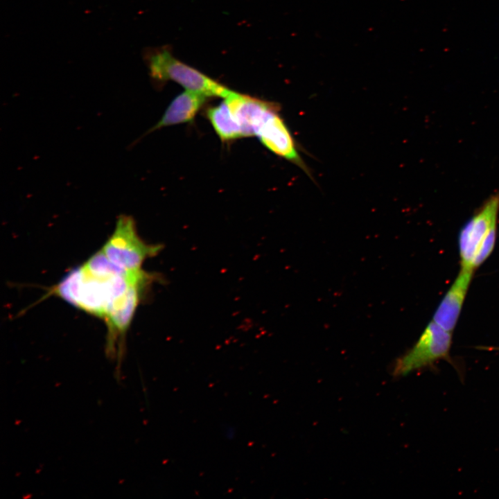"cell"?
<instances>
[{"label": "cell", "mask_w": 499, "mask_h": 499, "mask_svg": "<svg viewBox=\"0 0 499 499\" xmlns=\"http://www.w3.org/2000/svg\"><path fill=\"white\" fill-rule=\"evenodd\" d=\"M143 270L99 273L83 264L69 272L47 295H55L73 306L104 320L131 286L156 279Z\"/></svg>", "instance_id": "1"}, {"label": "cell", "mask_w": 499, "mask_h": 499, "mask_svg": "<svg viewBox=\"0 0 499 499\" xmlns=\"http://www.w3.org/2000/svg\"><path fill=\"white\" fill-rule=\"evenodd\" d=\"M150 78L157 83L174 81L186 90L207 97L229 96L232 90L195 68L175 58L166 48L149 50L145 53Z\"/></svg>", "instance_id": "2"}, {"label": "cell", "mask_w": 499, "mask_h": 499, "mask_svg": "<svg viewBox=\"0 0 499 499\" xmlns=\"http://www.w3.org/2000/svg\"><path fill=\"white\" fill-rule=\"evenodd\" d=\"M161 250V245L147 243L139 236L135 221L127 215L118 217L114 231L101 249L110 261L126 271L141 270L144 261Z\"/></svg>", "instance_id": "3"}, {"label": "cell", "mask_w": 499, "mask_h": 499, "mask_svg": "<svg viewBox=\"0 0 499 499\" xmlns=\"http://www.w3.org/2000/svg\"><path fill=\"white\" fill-rule=\"evenodd\" d=\"M452 333L431 320L415 344L396 360L393 370L394 376H405L431 367L441 360L453 364L450 356Z\"/></svg>", "instance_id": "4"}, {"label": "cell", "mask_w": 499, "mask_h": 499, "mask_svg": "<svg viewBox=\"0 0 499 499\" xmlns=\"http://www.w3.org/2000/svg\"><path fill=\"white\" fill-rule=\"evenodd\" d=\"M499 194L490 197L462 228L458 245L460 268L475 272L473 261L478 249L489 236L497 232Z\"/></svg>", "instance_id": "5"}, {"label": "cell", "mask_w": 499, "mask_h": 499, "mask_svg": "<svg viewBox=\"0 0 499 499\" xmlns=\"http://www.w3.org/2000/svg\"><path fill=\"white\" fill-rule=\"evenodd\" d=\"M154 281L150 279L137 283L130 286L122 298L116 304L105 321L107 327V352L110 356H114L118 342L119 358H121L123 340L133 319L146 288Z\"/></svg>", "instance_id": "6"}, {"label": "cell", "mask_w": 499, "mask_h": 499, "mask_svg": "<svg viewBox=\"0 0 499 499\" xmlns=\"http://www.w3.org/2000/svg\"><path fill=\"white\" fill-rule=\"evenodd\" d=\"M279 111V108L268 116L256 136L269 150L297 166L311 177V173L299 153L294 138Z\"/></svg>", "instance_id": "7"}, {"label": "cell", "mask_w": 499, "mask_h": 499, "mask_svg": "<svg viewBox=\"0 0 499 499\" xmlns=\"http://www.w3.org/2000/svg\"><path fill=\"white\" fill-rule=\"evenodd\" d=\"M232 115L240 127L243 137L256 135L268 116L279 106L269 102L237 93L234 91L225 98Z\"/></svg>", "instance_id": "8"}, {"label": "cell", "mask_w": 499, "mask_h": 499, "mask_svg": "<svg viewBox=\"0 0 499 499\" xmlns=\"http://www.w3.org/2000/svg\"><path fill=\"white\" fill-rule=\"evenodd\" d=\"M473 271L461 269L437 306L432 321L453 333L473 279Z\"/></svg>", "instance_id": "9"}, {"label": "cell", "mask_w": 499, "mask_h": 499, "mask_svg": "<svg viewBox=\"0 0 499 499\" xmlns=\"http://www.w3.org/2000/svg\"><path fill=\"white\" fill-rule=\"evenodd\" d=\"M207 98L189 90L181 93L172 100L161 119L148 133L164 127L192 122Z\"/></svg>", "instance_id": "10"}, {"label": "cell", "mask_w": 499, "mask_h": 499, "mask_svg": "<svg viewBox=\"0 0 499 499\" xmlns=\"http://www.w3.org/2000/svg\"><path fill=\"white\" fill-rule=\"evenodd\" d=\"M207 116L221 140L228 141L243 137L240 125L225 100L209 107Z\"/></svg>", "instance_id": "11"}, {"label": "cell", "mask_w": 499, "mask_h": 499, "mask_svg": "<svg viewBox=\"0 0 499 499\" xmlns=\"http://www.w3.org/2000/svg\"><path fill=\"white\" fill-rule=\"evenodd\" d=\"M481 348L483 349H492V350H493V349H494V350H499V347H491V348H490V347H486V349H485V347H481Z\"/></svg>", "instance_id": "12"}, {"label": "cell", "mask_w": 499, "mask_h": 499, "mask_svg": "<svg viewBox=\"0 0 499 499\" xmlns=\"http://www.w3.org/2000/svg\"><path fill=\"white\" fill-rule=\"evenodd\" d=\"M499 59V58H498Z\"/></svg>", "instance_id": "13"}]
</instances>
